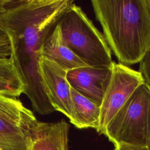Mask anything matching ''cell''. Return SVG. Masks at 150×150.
<instances>
[{
  "mask_svg": "<svg viewBox=\"0 0 150 150\" xmlns=\"http://www.w3.org/2000/svg\"><path fill=\"white\" fill-rule=\"evenodd\" d=\"M37 120L21 101L0 110V150H29L31 130Z\"/></svg>",
  "mask_w": 150,
  "mask_h": 150,
  "instance_id": "8992f818",
  "label": "cell"
},
{
  "mask_svg": "<svg viewBox=\"0 0 150 150\" xmlns=\"http://www.w3.org/2000/svg\"><path fill=\"white\" fill-rule=\"evenodd\" d=\"M21 100L17 98H13L0 94V110L12 106L18 103Z\"/></svg>",
  "mask_w": 150,
  "mask_h": 150,
  "instance_id": "9a60e30c",
  "label": "cell"
},
{
  "mask_svg": "<svg viewBox=\"0 0 150 150\" xmlns=\"http://www.w3.org/2000/svg\"><path fill=\"white\" fill-rule=\"evenodd\" d=\"M146 147L148 150H150V104L148 111V118L147 124V131H146Z\"/></svg>",
  "mask_w": 150,
  "mask_h": 150,
  "instance_id": "e0dca14e",
  "label": "cell"
},
{
  "mask_svg": "<svg viewBox=\"0 0 150 150\" xmlns=\"http://www.w3.org/2000/svg\"><path fill=\"white\" fill-rule=\"evenodd\" d=\"M69 130L63 119L54 122L37 120L31 130L29 150H68Z\"/></svg>",
  "mask_w": 150,
  "mask_h": 150,
  "instance_id": "9c48e42d",
  "label": "cell"
},
{
  "mask_svg": "<svg viewBox=\"0 0 150 150\" xmlns=\"http://www.w3.org/2000/svg\"><path fill=\"white\" fill-rule=\"evenodd\" d=\"M71 113L70 122L79 129L99 128L100 105L71 87Z\"/></svg>",
  "mask_w": 150,
  "mask_h": 150,
  "instance_id": "8fae6325",
  "label": "cell"
},
{
  "mask_svg": "<svg viewBox=\"0 0 150 150\" xmlns=\"http://www.w3.org/2000/svg\"><path fill=\"white\" fill-rule=\"evenodd\" d=\"M39 74L48 99L54 111L69 119L71 117V87L67 79V71L53 62L40 57Z\"/></svg>",
  "mask_w": 150,
  "mask_h": 150,
  "instance_id": "52a82bcc",
  "label": "cell"
},
{
  "mask_svg": "<svg viewBox=\"0 0 150 150\" xmlns=\"http://www.w3.org/2000/svg\"><path fill=\"white\" fill-rule=\"evenodd\" d=\"M111 69V77L100 106L97 132L100 134H103L108 123L135 90L145 83L141 73L128 66L113 61Z\"/></svg>",
  "mask_w": 150,
  "mask_h": 150,
  "instance_id": "5b68a950",
  "label": "cell"
},
{
  "mask_svg": "<svg viewBox=\"0 0 150 150\" xmlns=\"http://www.w3.org/2000/svg\"><path fill=\"white\" fill-rule=\"evenodd\" d=\"M118 150H148L146 146H137L126 145H120L115 146Z\"/></svg>",
  "mask_w": 150,
  "mask_h": 150,
  "instance_id": "2e32d148",
  "label": "cell"
},
{
  "mask_svg": "<svg viewBox=\"0 0 150 150\" xmlns=\"http://www.w3.org/2000/svg\"><path fill=\"white\" fill-rule=\"evenodd\" d=\"M138 71L141 73L145 83L150 88V47L139 62Z\"/></svg>",
  "mask_w": 150,
  "mask_h": 150,
  "instance_id": "4fadbf2b",
  "label": "cell"
},
{
  "mask_svg": "<svg viewBox=\"0 0 150 150\" xmlns=\"http://www.w3.org/2000/svg\"><path fill=\"white\" fill-rule=\"evenodd\" d=\"M103 35L120 63H139L150 47V0H92Z\"/></svg>",
  "mask_w": 150,
  "mask_h": 150,
  "instance_id": "7a4b0ae2",
  "label": "cell"
},
{
  "mask_svg": "<svg viewBox=\"0 0 150 150\" xmlns=\"http://www.w3.org/2000/svg\"><path fill=\"white\" fill-rule=\"evenodd\" d=\"M25 90V81L12 58L0 57V94L18 98Z\"/></svg>",
  "mask_w": 150,
  "mask_h": 150,
  "instance_id": "7c38bea8",
  "label": "cell"
},
{
  "mask_svg": "<svg viewBox=\"0 0 150 150\" xmlns=\"http://www.w3.org/2000/svg\"><path fill=\"white\" fill-rule=\"evenodd\" d=\"M150 88L144 83L132 93L107 125L103 134L115 146H146Z\"/></svg>",
  "mask_w": 150,
  "mask_h": 150,
  "instance_id": "277c9868",
  "label": "cell"
},
{
  "mask_svg": "<svg viewBox=\"0 0 150 150\" xmlns=\"http://www.w3.org/2000/svg\"><path fill=\"white\" fill-rule=\"evenodd\" d=\"M73 4L72 0H0V26L8 37L11 57L25 81L24 94L40 115L54 111L39 74L41 47Z\"/></svg>",
  "mask_w": 150,
  "mask_h": 150,
  "instance_id": "6da1fadb",
  "label": "cell"
},
{
  "mask_svg": "<svg viewBox=\"0 0 150 150\" xmlns=\"http://www.w3.org/2000/svg\"><path fill=\"white\" fill-rule=\"evenodd\" d=\"M40 56L53 62L67 71L87 66L65 43L59 22L43 43Z\"/></svg>",
  "mask_w": 150,
  "mask_h": 150,
  "instance_id": "30bf717a",
  "label": "cell"
},
{
  "mask_svg": "<svg viewBox=\"0 0 150 150\" xmlns=\"http://www.w3.org/2000/svg\"><path fill=\"white\" fill-rule=\"evenodd\" d=\"M11 45L8 36L0 26V57H10Z\"/></svg>",
  "mask_w": 150,
  "mask_h": 150,
  "instance_id": "5bb4252c",
  "label": "cell"
},
{
  "mask_svg": "<svg viewBox=\"0 0 150 150\" xmlns=\"http://www.w3.org/2000/svg\"><path fill=\"white\" fill-rule=\"evenodd\" d=\"M114 150H118V149H117L116 147H115V149H114Z\"/></svg>",
  "mask_w": 150,
  "mask_h": 150,
  "instance_id": "ac0fdd59",
  "label": "cell"
},
{
  "mask_svg": "<svg viewBox=\"0 0 150 150\" xmlns=\"http://www.w3.org/2000/svg\"><path fill=\"white\" fill-rule=\"evenodd\" d=\"M59 24L66 45L87 66L111 68L113 62L111 50L103 33L80 6L73 4Z\"/></svg>",
  "mask_w": 150,
  "mask_h": 150,
  "instance_id": "3957f363",
  "label": "cell"
},
{
  "mask_svg": "<svg viewBox=\"0 0 150 150\" xmlns=\"http://www.w3.org/2000/svg\"><path fill=\"white\" fill-rule=\"evenodd\" d=\"M111 73V68L86 66L68 71L67 79L72 88L100 106Z\"/></svg>",
  "mask_w": 150,
  "mask_h": 150,
  "instance_id": "ba28073f",
  "label": "cell"
}]
</instances>
